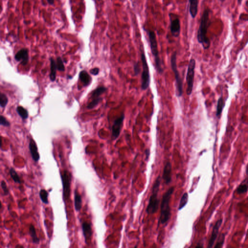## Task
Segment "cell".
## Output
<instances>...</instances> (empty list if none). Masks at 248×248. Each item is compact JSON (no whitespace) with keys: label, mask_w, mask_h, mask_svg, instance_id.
<instances>
[{"label":"cell","mask_w":248,"mask_h":248,"mask_svg":"<svg viewBox=\"0 0 248 248\" xmlns=\"http://www.w3.org/2000/svg\"><path fill=\"white\" fill-rule=\"evenodd\" d=\"M209 12V10L208 8L203 11L197 32L198 41L202 44L205 49H208L210 46V41L207 36L208 28L210 25Z\"/></svg>","instance_id":"obj_1"},{"label":"cell","mask_w":248,"mask_h":248,"mask_svg":"<svg viewBox=\"0 0 248 248\" xmlns=\"http://www.w3.org/2000/svg\"><path fill=\"white\" fill-rule=\"evenodd\" d=\"M175 190V188L171 187L167 190V191L163 194L162 199L161 207H160V215L158 225L160 224H164L168 223L171 218V213L170 203L171 198L173 191Z\"/></svg>","instance_id":"obj_2"},{"label":"cell","mask_w":248,"mask_h":248,"mask_svg":"<svg viewBox=\"0 0 248 248\" xmlns=\"http://www.w3.org/2000/svg\"><path fill=\"white\" fill-rule=\"evenodd\" d=\"M144 30L147 32V34H148L151 52L155 59L156 67L158 73L161 74L163 72V69L162 67V61L159 55L158 46L155 33L152 30H147L145 29H144Z\"/></svg>","instance_id":"obj_3"},{"label":"cell","mask_w":248,"mask_h":248,"mask_svg":"<svg viewBox=\"0 0 248 248\" xmlns=\"http://www.w3.org/2000/svg\"><path fill=\"white\" fill-rule=\"evenodd\" d=\"M160 183L161 177L160 175H159L156 178L153 185L152 194L150 197L149 203L146 210L147 213L148 214H155L158 210L160 200L158 199V195L160 187Z\"/></svg>","instance_id":"obj_4"},{"label":"cell","mask_w":248,"mask_h":248,"mask_svg":"<svg viewBox=\"0 0 248 248\" xmlns=\"http://www.w3.org/2000/svg\"><path fill=\"white\" fill-rule=\"evenodd\" d=\"M171 64L172 70L175 74V82H176V96L180 97L183 95V82L180 76L176 64V52H173L171 58Z\"/></svg>","instance_id":"obj_5"},{"label":"cell","mask_w":248,"mask_h":248,"mask_svg":"<svg viewBox=\"0 0 248 248\" xmlns=\"http://www.w3.org/2000/svg\"><path fill=\"white\" fill-rule=\"evenodd\" d=\"M141 60L142 63V72L141 77V88L142 90H147L150 83V76L148 63L144 51H141Z\"/></svg>","instance_id":"obj_6"},{"label":"cell","mask_w":248,"mask_h":248,"mask_svg":"<svg viewBox=\"0 0 248 248\" xmlns=\"http://www.w3.org/2000/svg\"><path fill=\"white\" fill-rule=\"evenodd\" d=\"M195 66H196V61L195 59L193 58L190 59L188 66L187 76H186L187 84L186 93L188 96H190L193 92Z\"/></svg>","instance_id":"obj_7"},{"label":"cell","mask_w":248,"mask_h":248,"mask_svg":"<svg viewBox=\"0 0 248 248\" xmlns=\"http://www.w3.org/2000/svg\"><path fill=\"white\" fill-rule=\"evenodd\" d=\"M125 116L124 114H121L120 116L116 118L114 121L112 127V140H115L119 136L124 125V119Z\"/></svg>","instance_id":"obj_8"},{"label":"cell","mask_w":248,"mask_h":248,"mask_svg":"<svg viewBox=\"0 0 248 248\" xmlns=\"http://www.w3.org/2000/svg\"><path fill=\"white\" fill-rule=\"evenodd\" d=\"M170 20V30L172 36L175 38H178L180 34V21L179 18L173 14H169Z\"/></svg>","instance_id":"obj_9"},{"label":"cell","mask_w":248,"mask_h":248,"mask_svg":"<svg viewBox=\"0 0 248 248\" xmlns=\"http://www.w3.org/2000/svg\"><path fill=\"white\" fill-rule=\"evenodd\" d=\"M70 175L67 171H64V175H61L62 180L63 182V197L66 198V200L69 197V193L70 191Z\"/></svg>","instance_id":"obj_10"},{"label":"cell","mask_w":248,"mask_h":248,"mask_svg":"<svg viewBox=\"0 0 248 248\" xmlns=\"http://www.w3.org/2000/svg\"><path fill=\"white\" fill-rule=\"evenodd\" d=\"M222 223H223V219H221L220 220H219L214 225L213 228L212 234H211V236L209 240L208 248H212V247L213 246L214 243L217 239L219 229H220V227L221 226Z\"/></svg>","instance_id":"obj_11"},{"label":"cell","mask_w":248,"mask_h":248,"mask_svg":"<svg viewBox=\"0 0 248 248\" xmlns=\"http://www.w3.org/2000/svg\"><path fill=\"white\" fill-rule=\"evenodd\" d=\"M15 60L16 61L21 62L22 64L26 65L29 60L28 50L27 49H22L15 55Z\"/></svg>","instance_id":"obj_12"},{"label":"cell","mask_w":248,"mask_h":248,"mask_svg":"<svg viewBox=\"0 0 248 248\" xmlns=\"http://www.w3.org/2000/svg\"><path fill=\"white\" fill-rule=\"evenodd\" d=\"M162 178L166 184H169L172 181V165L170 161H168L165 165Z\"/></svg>","instance_id":"obj_13"},{"label":"cell","mask_w":248,"mask_h":248,"mask_svg":"<svg viewBox=\"0 0 248 248\" xmlns=\"http://www.w3.org/2000/svg\"><path fill=\"white\" fill-rule=\"evenodd\" d=\"M29 147L33 160L34 162H38L40 159V155L38 152V147L36 142L33 139L30 140Z\"/></svg>","instance_id":"obj_14"},{"label":"cell","mask_w":248,"mask_h":248,"mask_svg":"<svg viewBox=\"0 0 248 248\" xmlns=\"http://www.w3.org/2000/svg\"><path fill=\"white\" fill-rule=\"evenodd\" d=\"M82 230L85 243L88 244L89 243L88 241H91L92 236L93 234L91 224L87 222L83 223L82 224Z\"/></svg>","instance_id":"obj_15"},{"label":"cell","mask_w":248,"mask_h":248,"mask_svg":"<svg viewBox=\"0 0 248 248\" xmlns=\"http://www.w3.org/2000/svg\"><path fill=\"white\" fill-rule=\"evenodd\" d=\"M190 7H189V11L193 18H195L197 15L198 10V0H188Z\"/></svg>","instance_id":"obj_16"},{"label":"cell","mask_w":248,"mask_h":248,"mask_svg":"<svg viewBox=\"0 0 248 248\" xmlns=\"http://www.w3.org/2000/svg\"><path fill=\"white\" fill-rule=\"evenodd\" d=\"M74 206L75 210L77 211L81 210L82 207V198L81 195L79 193L77 190H76L74 192Z\"/></svg>","instance_id":"obj_17"},{"label":"cell","mask_w":248,"mask_h":248,"mask_svg":"<svg viewBox=\"0 0 248 248\" xmlns=\"http://www.w3.org/2000/svg\"><path fill=\"white\" fill-rule=\"evenodd\" d=\"M51 62V73L49 75V78L51 82H54L56 79V70H57V66L56 62L52 58H50Z\"/></svg>","instance_id":"obj_18"},{"label":"cell","mask_w":248,"mask_h":248,"mask_svg":"<svg viewBox=\"0 0 248 248\" xmlns=\"http://www.w3.org/2000/svg\"><path fill=\"white\" fill-rule=\"evenodd\" d=\"M79 79L84 86H87L91 82L92 78L88 73L84 70L81 71L79 75Z\"/></svg>","instance_id":"obj_19"},{"label":"cell","mask_w":248,"mask_h":248,"mask_svg":"<svg viewBox=\"0 0 248 248\" xmlns=\"http://www.w3.org/2000/svg\"><path fill=\"white\" fill-rule=\"evenodd\" d=\"M248 190V178H247L242 181L239 186L236 188L238 194H242L246 193Z\"/></svg>","instance_id":"obj_20"},{"label":"cell","mask_w":248,"mask_h":248,"mask_svg":"<svg viewBox=\"0 0 248 248\" xmlns=\"http://www.w3.org/2000/svg\"><path fill=\"white\" fill-rule=\"evenodd\" d=\"M29 233L30 236H31L32 241L33 243L36 244H38L39 243V238H38L37 234H36V230L34 228V226L31 224L29 228Z\"/></svg>","instance_id":"obj_21"},{"label":"cell","mask_w":248,"mask_h":248,"mask_svg":"<svg viewBox=\"0 0 248 248\" xmlns=\"http://www.w3.org/2000/svg\"><path fill=\"white\" fill-rule=\"evenodd\" d=\"M224 106H225V102L223 97L221 96L219 99L218 103H217V112H216V115L217 116L220 117L221 116Z\"/></svg>","instance_id":"obj_22"},{"label":"cell","mask_w":248,"mask_h":248,"mask_svg":"<svg viewBox=\"0 0 248 248\" xmlns=\"http://www.w3.org/2000/svg\"><path fill=\"white\" fill-rule=\"evenodd\" d=\"M107 90V88L105 87L102 86L99 87L98 88H96L95 90H94L92 94V97L93 99L97 98L99 97L100 95L105 93Z\"/></svg>","instance_id":"obj_23"},{"label":"cell","mask_w":248,"mask_h":248,"mask_svg":"<svg viewBox=\"0 0 248 248\" xmlns=\"http://www.w3.org/2000/svg\"><path fill=\"white\" fill-rule=\"evenodd\" d=\"M16 112H18V115H20L23 119H27L28 118V112L27 110L23 107L22 106H18L16 108Z\"/></svg>","instance_id":"obj_24"},{"label":"cell","mask_w":248,"mask_h":248,"mask_svg":"<svg viewBox=\"0 0 248 248\" xmlns=\"http://www.w3.org/2000/svg\"><path fill=\"white\" fill-rule=\"evenodd\" d=\"M48 196H49V194L48 192L45 189H42L39 191V196L42 202L45 204H48L49 203Z\"/></svg>","instance_id":"obj_25"},{"label":"cell","mask_w":248,"mask_h":248,"mask_svg":"<svg viewBox=\"0 0 248 248\" xmlns=\"http://www.w3.org/2000/svg\"><path fill=\"white\" fill-rule=\"evenodd\" d=\"M188 194L187 193H186L183 195L182 197H181L179 207H178V210H180L182 209L183 208H184L188 203Z\"/></svg>","instance_id":"obj_26"},{"label":"cell","mask_w":248,"mask_h":248,"mask_svg":"<svg viewBox=\"0 0 248 248\" xmlns=\"http://www.w3.org/2000/svg\"><path fill=\"white\" fill-rule=\"evenodd\" d=\"M9 172H10V175L11 178H12V179L14 181L15 183H21L20 176H18V174L17 173L16 171H15V169H14L13 168H11Z\"/></svg>","instance_id":"obj_27"},{"label":"cell","mask_w":248,"mask_h":248,"mask_svg":"<svg viewBox=\"0 0 248 248\" xmlns=\"http://www.w3.org/2000/svg\"><path fill=\"white\" fill-rule=\"evenodd\" d=\"M102 100V99L100 97L93 99V100L90 103L88 104V105L87 106V108H88V109H92L93 108H95L96 106H97V105L100 103Z\"/></svg>","instance_id":"obj_28"},{"label":"cell","mask_w":248,"mask_h":248,"mask_svg":"<svg viewBox=\"0 0 248 248\" xmlns=\"http://www.w3.org/2000/svg\"><path fill=\"white\" fill-rule=\"evenodd\" d=\"M8 99L7 96L4 94L1 93L0 95V106L1 108H5L8 104Z\"/></svg>","instance_id":"obj_29"},{"label":"cell","mask_w":248,"mask_h":248,"mask_svg":"<svg viewBox=\"0 0 248 248\" xmlns=\"http://www.w3.org/2000/svg\"><path fill=\"white\" fill-rule=\"evenodd\" d=\"M56 66H57V70L59 71L64 72L65 70L64 64L63 63V60L60 57H58L56 60Z\"/></svg>","instance_id":"obj_30"},{"label":"cell","mask_w":248,"mask_h":248,"mask_svg":"<svg viewBox=\"0 0 248 248\" xmlns=\"http://www.w3.org/2000/svg\"><path fill=\"white\" fill-rule=\"evenodd\" d=\"M224 239H225V236L224 234H221V235L220 236V237L219 238L218 242H217L216 245L215 247V248H221L223 247V243L224 242Z\"/></svg>","instance_id":"obj_31"},{"label":"cell","mask_w":248,"mask_h":248,"mask_svg":"<svg viewBox=\"0 0 248 248\" xmlns=\"http://www.w3.org/2000/svg\"><path fill=\"white\" fill-rule=\"evenodd\" d=\"M0 124L1 125L6 127H8L10 126V123H9V121H8L6 118L3 115H1L0 116Z\"/></svg>","instance_id":"obj_32"},{"label":"cell","mask_w":248,"mask_h":248,"mask_svg":"<svg viewBox=\"0 0 248 248\" xmlns=\"http://www.w3.org/2000/svg\"><path fill=\"white\" fill-rule=\"evenodd\" d=\"M1 186L2 189L3 190V193H4L5 195H6L8 194V193H9V190H8V188L6 183L5 182V181L3 180V181H1Z\"/></svg>","instance_id":"obj_33"},{"label":"cell","mask_w":248,"mask_h":248,"mask_svg":"<svg viewBox=\"0 0 248 248\" xmlns=\"http://www.w3.org/2000/svg\"><path fill=\"white\" fill-rule=\"evenodd\" d=\"M140 71V66L139 62L135 63L134 64V76H137L138 75Z\"/></svg>","instance_id":"obj_34"},{"label":"cell","mask_w":248,"mask_h":248,"mask_svg":"<svg viewBox=\"0 0 248 248\" xmlns=\"http://www.w3.org/2000/svg\"><path fill=\"white\" fill-rule=\"evenodd\" d=\"M90 72L92 75L96 76V75L99 74V69L97 67H95L94 69H92L91 70H90Z\"/></svg>","instance_id":"obj_35"},{"label":"cell","mask_w":248,"mask_h":248,"mask_svg":"<svg viewBox=\"0 0 248 248\" xmlns=\"http://www.w3.org/2000/svg\"><path fill=\"white\" fill-rule=\"evenodd\" d=\"M145 155H146V158H147V159H148V157H149V155H150L149 150L148 149H147L146 150H145Z\"/></svg>","instance_id":"obj_36"},{"label":"cell","mask_w":248,"mask_h":248,"mask_svg":"<svg viewBox=\"0 0 248 248\" xmlns=\"http://www.w3.org/2000/svg\"><path fill=\"white\" fill-rule=\"evenodd\" d=\"M47 1L49 5H53L54 3V0H47Z\"/></svg>","instance_id":"obj_37"},{"label":"cell","mask_w":248,"mask_h":248,"mask_svg":"<svg viewBox=\"0 0 248 248\" xmlns=\"http://www.w3.org/2000/svg\"><path fill=\"white\" fill-rule=\"evenodd\" d=\"M242 0H238V3H239V4H240L241 3V2H242Z\"/></svg>","instance_id":"obj_38"},{"label":"cell","mask_w":248,"mask_h":248,"mask_svg":"<svg viewBox=\"0 0 248 248\" xmlns=\"http://www.w3.org/2000/svg\"><path fill=\"white\" fill-rule=\"evenodd\" d=\"M221 2H223L225 1V0H220Z\"/></svg>","instance_id":"obj_39"},{"label":"cell","mask_w":248,"mask_h":248,"mask_svg":"<svg viewBox=\"0 0 248 248\" xmlns=\"http://www.w3.org/2000/svg\"><path fill=\"white\" fill-rule=\"evenodd\" d=\"M97 1H100V0H97Z\"/></svg>","instance_id":"obj_40"}]
</instances>
